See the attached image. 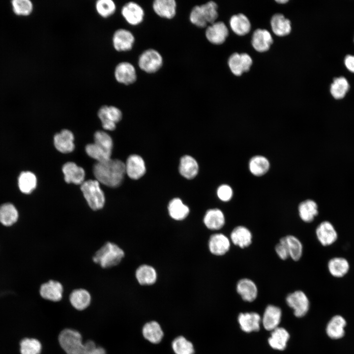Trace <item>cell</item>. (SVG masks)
<instances>
[{
    "label": "cell",
    "mask_w": 354,
    "mask_h": 354,
    "mask_svg": "<svg viewBox=\"0 0 354 354\" xmlns=\"http://www.w3.org/2000/svg\"><path fill=\"white\" fill-rule=\"evenodd\" d=\"M19 344L20 354H41L42 352V344L36 338H24Z\"/></svg>",
    "instance_id": "obj_41"
},
{
    "label": "cell",
    "mask_w": 354,
    "mask_h": 354,
    "mask_svg": "<svg viewBox=\"0 0 354 354\" xmlns=\"http://www.w3.org/2000/svg\"><path fill=\"white\" fill-rule=\"evenodd\" d=\"M95 9L100 16L108 18L115 12L116 5L112 0H98L95 3Z\"/></svg>",
    "instance_id": "obj_46"
},
{
    "label": "cell",
    "mask_w": 354,
    "mask_h": 354,
    "mask_svg": "<svg viewBox=\"0 0 354 354\" xmlns=\"http://www.w3.org/2000/svg\"><path fill=\"white\" fill-rule=\"evenodd\" d=\"M114 76L118 82L125 85L133 84L137 78L135 67L127 61L121 62L117 64L115 69Z\"/></svg>",
    "instance_id": "obj_13"
},
{
    "label": "cell",
    "mask_w": 354,
    "mask_h": 354,
    "mask_svg": "<svg viewBox=\"0 0 354 354\" xmlns=\"http://www.w3.org/2000/svg\"><path fill=\"white\" fill-rule=\"evenodd\" d=\"M168 208L170 216L176 220H183L189 213V207L179 198L172 199L169 203Z\"/></svg>",
    "instance_id": "obj_39"
},
{
    "label": "cell",
    "mask_w": 354,
    "mask_h": 354,
    "mask_svg": "<svg viewBox=\"0 0 354 354\" xmlns=\"http://www.w3.org/2000/svg\"><path fill=\"white\" fill-rule=\"evenodd\" d=\"M177 2L175 0H155L153 2L154 12L160 17L173 19L177 13Z\"/></svg>",
    "instance_id": "obj_24"
},
{
    "label": "cell",
    "mask_w": 354,
    "mask_h": 354,
    "mask_svg": "<svg viewBox=\"0 0 354 354\" xmlns=\"http://www.w3.org/2000/svg\"><path fill=\"white\" fill-rule=\"evenodd\" d=\"M279 241L286 246L289 257L295 261L300 260L303 253V245L300 240L295 236L287 235L282 237Z\"/></svg>",
    "instance_id": "obj_29"
},
{
    "label": "cell",
    "mask_w": 354,
    "mask_h": 354,
    "mask_svg": "<svg viewBox=\"0 0 354 354\" xmlns=\"http://www.w3.org/2000/svg\"><path fill=\"white\" fill-rule=\"evenodd\" d=\"M276 1L278 3H279L280 4L285 3L288 1V0H276Z\"/></svg>",
    "instance_id": "obj_52"
},
{
    "label": "cell",
    "mask_w": 354,
    "mask_h": 354,
    "mask_svg": "<svg viewBox=\"0 0 354 354\" xmlns=\"http://www.w3.org/2000/svg\"><path fill=\"white\" fill-rule=\"evenodd\" d=\"M37 179L34 174L27 171L21 173L18 178V186L21 191L29 194L35 188Z\"/></svg>",
    "instance_id": "obj_43"
},
{
    "label": "cell",
    "mask_w": 354,
    "mask_h": 354,
    "mask_svg": "<svg viewBox=\"0 0 354 354\" xmlns=\"http://www.w3.org/2000/svg\"><path fill=\"white\" fill-rule=\"evenodd\" d=\"M125 165L126 173L132 179H138L145 174V162L138 155L133 154L129 156Z\"/></svg>",
    "instance_id": "obj_18"
},
{
    "label": "cell",
    "mask_w": 354,
    "mask_h": 354,
    "mask_svg": "<svg viewBox=\"0 0 354 354\" xmlns=\"http://www.w3.org/2000/svg\"><path fill=\"white\" fill-rule=\"evenodd\" d=\"M270 163L268 160L262 155L252 157L249 162V169L252 174L255 176H261L268 171Z\"/></svg>",
    "instance_id": "obj_40"
},
{
    "label": "cell",
    "mask_w": 354,
    "mask_h": 354,
    "mask_svg": "<svg viewBox=\"0 0 354 354\" xmlns=\"http://www.w3.org/2000/svg\"><path fill=\"white\" fill-rule=\"evenodd\" d=\"M275 250L277 256L282 260H285L290 257L286 245L280 241L276 245Z\"/></svg>",
    "instance_id": "obj_50"
},
{
    "label": "cell",
    "mask_w": 354,
    "mask_h": 354,
    "mask_svg": "<svg viewBox=\"0 0 354 354\" xmlns=\"http://www.w3.org/2000/svg\"><path fill=\"white\" fill-rule=\"evenodd\" d=\"M229 35V30L225 24L221 21L215 22L207 26L205 36L210 43L220 45L224 43Z\"/></svg>",
    "instance_id": "obj_11"
},
{
    "label": "cell",
    "mask_w": 354,
    "mask_h": 354,
    "mask_svg": "<svg viewBox=\"0 0 354 354\" xmlns=\"http://www.w3.org/2000/svg\"><path fill=\"white\" fill-rule=\"evenodd\" d=\"M273 43L270 33L265 29H258L254 31L252 37V45L255 50L264 52L268 50Z\"/></svg>",
    "instance_id": "obj_22"
},
{
    "label": "cell",
    "mask_w": 354,
    "mask_h": 354,
    "mask_svg": "<svg viewBox=\"0 0 354 354\" xmlns=\"http://www.w3.org/2000/svg\"><path fill=\"white\" fill-rule=\"evenodd\" d=\"M217 194L220 200L223 202H228L232 198L233 191L229 185L223 184L218 188Z\"/></svg>",
    "instance_id": "obj_49"
},
{
    "label": "cell",
    "mask_w": 354,
    "mask_h": 354,
    "mask_svg": "<svg viewBox=\"0 0 354 354\" xmlns=\"http://www.w3.org/2000/svg\"><path fill=\"white\" fill-rule=\"evenodd\" d=\"M236 289L242 299L246 301H254L258 295V288L256 284L247 278L240 279L237 283Z\"/></svg>",
    "instance_id": "obj_21"
},
{
    "label": "cell",
    "mask_w": 354,
    "mask_h": 354,
    "mask_svg": "<svg viewBox=\"0 0 354 354\" xmlns=\"http://www.w3.org/2000/svg\"><path fill=\"white\" fill-rule=\"evenodd\" d=\"M229 23L231 30L238 35H244L249 33L251 29L249 20L245 15L241 13L232 16L230 19Z\"/></svg>",
    "instance_id": "obj_34"
},
{
    "label": "cell",
    "mask_w": 354,
    "mask_h": 354,
    "mask_svg": "<svg viewBox=\"0 0 354 354\" xmlns=\"http://www.w3.org/2000/svg\"><path fill=\"white\" fill-rule=\"evenodd\" d=\"M208 246L212 254L216 256H222L229 251L231 246V240L223 234H215L210 236Z\"/></svg>",
    "instance_id": "obj_19"
},
{
    "label": "cell",
    "mask_w": 354,
    "mask_h": 354,
    "mask_svg": "<svg viewBox=\"0 0 354 354\" xmlns=\"http://www.w3.org/2000/svg\"><path fill=\"white\" fill-rule=\"evenodd\" d=\"M172 347L176 354H194L192 343L182 336L176 337L172 342Z\"/></svg>",
    "instance_id": "obj_45"
},
{
    "label": "cell",
    "mask_w": 354,
    "mask_h": 354,
    "mask_svg": "<svg viewBox=\"0 0 354 354\" xmlns=\"http://www.w3.org/2000/svg\"><path fill=\"white\" fill-rule=\"evenodd\" d=\"M81 190L89 207L94 210L101 209L105 196L97 180H88L81 184Z\"/></svg>",
    "instance_id": "obj_6"
},
{
    "label": "cell",
    "mask_w": 354,
    "mask_h": 354,
    "mask_svg": "<svg viewBox=\"0 0 354 354\" xmlns=\"http://www.w3.org/2000/svg\"><path fill=\"white\" fill-rule=\"evenodd\" d=\"M134 42L135 37L133 33L124 29H119L116 30L112 38L113 47L118 52L130 50Z\"/></svg>",
    "instance_id": "obj_15"
},
{
    "label": "cell",
    "mask_w": 354,
    "mask_h": 354,
    "mask_svg": "<svg viewBox=\"0 0 354 354\" xmlns=\"http://www.w3.org/2000/svg\"><path fill=\"white\" fill-rule=\"evenodd\" d=\"M261 320L260 315L254 312L240 313L238 317L240 328L246 332L258 331Z\"/></svg>",
    "instance_id": "obj_27"
},
{
    "label": "cell",
    "mask_w": 354,
    "mask_h": 354,
    "mask_svg": "<svg viewBox=\"0 0 354 354\" xmlns=\"http://www.w3.org/2000/svg\"><path fill=\"white\" fill-rule=\"evenodd\" d=\"M136 277L140 284L150 285L155 282L157 279V273L153 267L143 265L139 266L136 270Z\"/></svg>",
    "instance_id": "obj_38"
},
{
    "label": "cell",
    "mask_w": 354,
    "mask_h": 354,
    "mask_svg": "<svg viewBox=\"0 0 354 354\" xmlns=\"http://www.w3.org/2000/svg\"><path fill=\"white\" fill-rule=\"evenodd\" d=\"M350 88L347 79L344 77L335 78L331 85L330 92L335 99L343 98Z\"/></svg>",
    "instance_id": "obj_44"
},
{
    "label": "cell",
    "mask_w": 354,
    "mask_h": 354,
    "mask_svg": "<svg viewBox=\"0 0 354 354\" xmlns=\"http://www.w3.org/2000/svg\"><path fill=\"white\" fill-rule=\"evenodd\" d=\"M11 2L13 11L17 14L28 15L32 12L33 4L30 0H13Z\"/></svg>",
    "instance_id": "obj_47"
},
{
    "label": "cell",
    "mask_w": 354,
    "mask_h": 354,
    "mask_svg": "<svg viewBox=\"0 0 354 354\" xmlns=\"http://www.w3.org/2000/svg\"><path fill=\"white\" fill-rule=\"evenodd\" d=\"M198 170V164L193 157L185 155L180 159L179 171L183 177L189 179H192L197 176Z\"/></svg>",
    "instance_id": "obj_36"
},
{
    "label": "cell",
    "mask_w": 354,
    "mask_h": 354,
    "mask_svg": "<svg viewBox=\"0 0 354 354\" xmlns=\"http://www.w3.org/2000/svg\"><path fill=\"white\" fill-rule=\"evenodd\" d=\"M290 338L288 331L283 327H278L272 330L268 342L270 346L277 350H284Z\"/></svg>",
    "instance_id": "obj_37"
},
{
    "label": "cell",
    "mask_w": 354,
    "mask_h": 354,
    "mask_svg": "<svg viewBox=\"0 0 354 354\" xmlns=\"http://www.w3.org/2000/svg\"><path fill=\"white\" fill-rule=\"evenodd\" d=\"M144 337L153 344H157L162 340L164 333L160 325L155 321L145 324L142 328Z\"/></svg>",
    "instance_id": "obj_35"
},
{
    "label": "cell",
    "mask_w": 354,
    "mask_h": 354,
    "mask_svg": "<svg viewBox=\"0 0 354 354\" xmlns=\"http://www.w3.org/2000/svg\"><path fill=\"white\" fill-rule=\"evenodd\" d=\"M98 116L104 129L113 130L116 128V123L121 120L122 113L115 106H103L99 110Z\"/></svg>",
    "instance_id": "obj_9"
},
{
    "label": "cell",
    "mask_w": 354,
    "mask_h": 354,
    "mask_svg": "<svg viewBox=\"0 0 354 354\" xmlns=\"http://www.w3.org/2000/svg\"><path fill=\"white\" fill-rule=\"evenodd\" d=\"M58 341L65 354H84V338L77 329L69 327L63 329L58 335Z\"/></svg>",
    "instance_id": "obj_3"
},
{
    "label": "cell",
    "mask_w": 354,
    "mask_h": 354,
    "mask_svg": "<svg viewBox=\"0 0 354 354\" xmlns=\"http://www.w3.org/2000/svg\"><path fill=\"white\" fill-rule=\"evenodd\" d=\"M228 64L233 74L240 76L243 73L249 70L252 64V59L246 53H235L229 57Z\"/></svg>",
    "instance_id": "obj_10"
},
{
    "label": "cell",
    "mask_w": 354,
    "mask_h": 354,
    "mask_svg": "<svg viewBox=\"0 0 354 354\" xmlns=\"http://www.w3.org/2000/svg\"><path fill=\"white\" fill-rule=\"evenodd\" d=\"M316 236L319 242L324 246L333 244L338 238V234L333 224L328 221L320 223L316 229Z\"/></svg>",
    "instance_id": "obj_12"
},
{
    "label": "cell",
    "mask_w": 354,
    "mask_h": 354,
    "mask_svg": "<svg viewBox=\"0 0 354 354\" xmlns=\"http://www.w3.org/2000/svg\"><path fill=\"white\" fill-rule=\"evenodd\" d=\"M84 354H107L106 349L100 345H97L92 339H88L84 341Z\"/></svg>",
    "instance_id": "obj_48"
},
{
    "label": "cell",
    "mask_w": 354,
    "mask_h": 354,
    "mask_svg": "<svg viewBox=\"0 0 354 354\" xmlns=\"http://www.w3.org/2000/svg\"><path fill=\"white\" fill-rule=\"evenodd\" d=\"M252 234L250 230L241 225L235 227L230 235L231 241L241 248L250 246L252 242Z\"/></svg>",
    "instance_id": "obj_20"
},
{
    "label": "cell",
    "mask_w": 354,
    "mask_h": 354,
    "mask_svg": "<svg viewBox=\"0 0 354 354\" xmlns=\"http://www.w3.org/2000/svg\"><path fill=\"white\" fill-rule=\"evenodd\" d=\"M286 300L287 304L293 309L294 315L297 317H303L309 310V299L301 291H296L289 294Z\"/></svg>",
    "instance_id": "obj_8"
},
{
    "label": "cell",
    "mask_w": 354,
    "mask_h": 354,
    "mask_svg": "<svg viewBox=\"0 0 354 354\" xmlns=\"http://www.w3.org/2000/svg\"><path fill=\"white\" fill-rule=\"evenodd\" d=\"M62 170L64 175V180L67 183L82 184L84 182L85 171L75 163L67 162L63 165Z\"/></svg>",
    "instance_id": "obj_23"
},
{
    "label": "cell",
    "mask_w": 354,
    "mask_h": 354,
    "mask_svg": "<svg viewBox=\"0 0 354 354\" xmlns=\"http://www.w3.org/2000/svg\"><path fill=\"white\" fill-rule=\"evenodd\" d=\"M348 261L343 257H334L327 263V268L330 274L336 278H342L345 276L350 270Z\"/></svg>",
    "instance_id": "obj_31"
},
{
    "label": "cell",
    "mask_w": 354,
    "mask_h": 354,
    "mask_svg": "<svg viewBox=\"0 0 354 354\" xmlns=\"http://www.w3.org/2000/svg\"><path fill=\"white\" fill-rule=\"evenodd\" d=\"M124 256V251L117 244L108 242L93 257V262L103 268L118 265Z\"/></svg>",
    "instance_id": "obj_5"
},
{
    "label": "cell",
    "mask_w": 354,
    "mask_h": 354,
    "mask_svg": "<svg viewBox=\"0 0 354 354\" xmlns=\"http://www.w3.org/2000/svg\"><path fill=\"white\" fill-rule=\"evenodd\" d=\"M96 180L109 187H116L121 183L126 173L125 165L121 160L109 159L97 162L93 167Z\"/></svg>",
    "instance_id": "obj_1"
},
{
    "label": "cell",
    "mask_w": 354,
    "mask_h": 354,
    "mask_svg": "<svg viewBox=\"0 0 354 354\" xmlns=\"http://www.w3.org/2000/svg\"><path fill=\"white\" fill-rule=\"evenodd\" d=\"M69 300L71 307L78 311L87 310L90 305L91 296L86 289L80 288L74 290L70 293Z\"/></svg>",
    "instance_id": "obj_17"
},
{
    "label": "cell",
    "mask_w": 354,
    "mask_h": 354,
    "mask_svg": "<svg viewBox=\"0 0 354 354\" xmlns=\"http://www.w3.org/2000/svg\"><path fill=\"white\" fill-rule=\"evenodd\" d=\"M121 13L125 20L132 26L140 24L145 16L143 8L134 1L126 3L121 8Z\"/></svg>",
    "instance_id": "obj_14"
},
{
    "label": "cell",
    "mask_w": 354,
    "mask_h": 354,
    "mask_svg": "<svg viewBox=\"0 0 354 354\" xmlns=\"http://www.w3.org/2000/svg\"><path fill=\"white\" fill-rule=\"evenodd\" d=\"M63 293L62 285L55 280H50L43 284L39 290V294L42 298L55 303L62 299Z\"/></svg>",
    "instance_id": "obj_16"
},
{
    "label": "cell",
    "mask_w": 354,
    "mask_h": 354,
    "mask_svg": "<svg viewBox=\"0 0 354 354\" xmlns=\"http://www.w3.org/2000/svg\"><path fill=\"white\" fill-rule=\"evenodd\" d=\"M218 5L212 0L193 7L189 14L190 22L195 26L204 28L208 24L216 22L218 17Z\"/></svg>",
    "instance_id": "obj_4"
},
{
    "label": "cell",
    "mask_w": 354,
    "mask_h": 354,
    "mask_svg": "<svg viewBox=\"0 0 354 354\" xmlns=\"http://www.w3.org/2000/svg\"><path fill=\"white\" fill-rule=\"evenodd\" d=\"M345 64L347 68L354 72V56L348 55L345 58Z\"/></svg>",
    "instance_id": "obj_51"
},
{
    "label": "cell",
    "mask_w": 354,
    "mask_h": 354,
    "mask_svg": "<svg viewBox=\"0 0 354 354\" xmlns=\"http://www.w3.org/2000/svg\"><path fill=\"white\" fill-rule=\"evenodd\" d=\"M270 25L273 32L277 36H286L291 31V22L283 14H274L271 18Z\"/></svg>",
    "instance_id": "obj_33"
},
{
    "label": "cell",
    "mask_w": 354,
    "mask_h": 354,
    "mask_svg": "<svg viewBox=\"0 0 354 354\" xmlns=\"http://www.w3.org/2000/svg\"><path fill=\"white\" fill-rule=\"evenodd\" d=\"M56 148L60 152L67 153L72 151L75 148L73 133L67 129H63L56 134L54 138Z\"/></svg>",
    "instance_id": "obj_25"
},
{
    "label": "cell",
    "mask_w": 354,
    "mask_h": 354,
    "mask_svg": "<svg viewBox=\"0 0 354 354\" xmlns=\"http://www.w3.org/2000/svg\"><path fill=\"white\" fill-rule=\"evenodd\" d=\"M139 68L146 73H154L162 66L163 58L160 53L153 49L144 51L138 59Z\"/></svg>",
    "instance_id": "obj_7"
},
{
    "label": "cell",
    "mask_w": 354,
    "mask_h": 354,
    "mask_svg": "<svg viewBox=\"0 0 354 354\" xmlns=\"http://www.w3.org/2000/svg\"><path fill=\"white\" fill-rule=\"evenodd\" d=\"M94 143L86 146L87 153L97 162H102L111 158L113 149V141L106 132L98 131L94 136Z\"/></svg>",
    "instance_id": "obj_2"
},
{
    "label": "cell",
    "mask_w": 354,
    "mask_h": 354,
    "mask_svg": "<svg viewBox=\"0 0 354 354\" xmlns=\"http://www.w3.org/2000/svg\"><path fill=\"white\" fill-rule=\"evenodd\" d=\"M206 226L211 230H218L221 229L225 223V218L223 212L218 208L208 210L204 218Z\"/></svg>",
    "instance_id": "obj_30"
},
{
    "label": "cell",
    "mask_w": 354,
    "mask_h": 354,
    "mask_svg": "<svg viewBox=\"0 0 354 354\" xmlns=\"http://www.w3.org/2000/svg\"><path fill=\"white\" fill-rule=\"evenodd\" d=\"M346 325V321L342 316H334L326 325V333L330 338L333 339L341 338L345 335L344 328Z\"/></svg>",
    "instance_id": "obj_32"
},
{
    "label": "cell",
    "mask_w": 354,
    "mask_h": 354,
    "mask_svg": "<svg viewBox=\"0 0 354 354\" xmlns=\"http://www.w3.org/2000/svg\"><path fill=\"white\" fill-rule=\"evenodd\" d=\"M281 309L275 306L269 305L265 311L262 323L267 330H273L278 327L281 317Z\"/></svg>",
    "instance_id": "obj_26"
},
{
    "label": "cell",
    "mask_w": 354,
    "mask_h": 354,
    "mask_svg": "<svg viewBox=\"0 0 354 354\" xmlns=\"http://www.w3.org/2000/svg\"><path fill=\"white\" fill-rule=\"evenodd\" d=\"M18 218L16 207L10 203L0 206V222L4 226H9L15 223Z\"/></svg>",
    "instance_id": "obj_42"
},
{
    "label": "cell",
    "mask_w": 354,
    "mask_h": 354,
    "mask_svg": "<svg viewBox=\"0 0 354 354\" xmlns=\"http://www.w3.org/2000/svg\"><path fill=\"white\" fill-rule=\"evenodd\" d=\"M298 212L302 221L305 223L312 222L318 215V205L314 200H306L299 204Z\"/></svg>",
    "instance_id": "obj_28"
}]
</instances>
